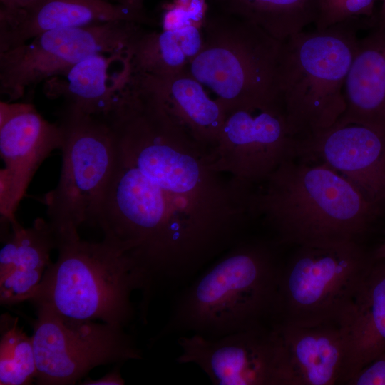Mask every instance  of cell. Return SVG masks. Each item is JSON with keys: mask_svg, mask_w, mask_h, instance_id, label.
Segmentation results:
<instances>
[{"mask_svg": "<svg viewBox=\"0 0 385 385\" xmlns=\"http://www.w3.org/2000/svg\"><path fill=\"white\" fill-rule=\"evenodd\" d=\"M250 212L262 216L277 243L296 247L359 242L381 211L325 164L293 156L253 189Z\"/></svg>", "mask_w": 385, "mask_h": 385, "instance_id": "obj_1", "label": "cell"}, {"mask_svg": "<svg viewBox=\"0 0 385 385\" xmlns=\"http://www.w3.org/2000/svg\"><path fill=\"white\" fill-rule=\"evenodd\" d=\"M281 266L272 245L236 242L185 286L155 339L183 333L214 339L272 324Z\"/></svg>", "mask_w": 385, "mask_h": 385, "instance_id": "obj_2", "label": "cell"}, {"mask_svg": "<svg viewBox=\"0 0 385 385\" xmlns=\"http://www.w3.org/2000/svg\"><path fill=\"white\" fill-rule=\"evenodd\" d=\"M345 22L302 31L282 42L276 99L291 134L303 138L325 130L346 109L344 84L364 29Z\"/></svg>", "mask_w": 385, "mask_h": 385, "instance_id": "obj_3", "label": "cell"}, {"mask_svg": "<svg viewBox=\"0 0 385 385\" xmlns=\"http://www.w3.org/2000/svg\"><path fill=\"white\" fill-rule=\"evenodd\" d=\"M93 224L144 272L165 270L179 263L195 240L183 208L130 163L118 147Z\"/></svg>", "mask_w": 385, "mask_h": 385, "instance_id": "obj_4", "label": "cell"}, {"mask_svg": "<svg viewBox=\"0 0 385 385\" xmlns=\"http://www.w3.org/2000/svg\"><path fill=\"white\" fill-rule=\"evenodd\" d=\"M57 239V260L47 267L29 302L36 309L73 319L128 325L134 314L131 294L140 289L131 259L105 238Z\"/></svg>", "mask_w": 385, "mask_h": 385, "instance_id": "obj_5", "label": "cell"}, {"mask_svg": "<svg viewBox=\"0 0 385 385\" xmlns=\"http://www.w3.org/2000/svg\"><path fill=\"white\" fill-rule=\"evenodd\" d=\"M201 29L202 47L186 68L215 93L225 112L278 106L276 80L283 41L208 6Z\"/></svg>", "mask_w": 385, "mask_h": 385, "instance_id": "obj_6", "label": "cell"}, {"mask_svg": "<svg viewBox=\"0 0 385 385\" xmlns=\"http://www.w3.org/2000/svg\"><path fill=\"white\" fill-rule=\"evenodd\" d=\"M282 263L272 324L312 325L339 319L372 262L359 242L306 244Z\"/></svg>", "mask_w": 385, "mask_h": 385, "instance_id": "obj_7", "label": "cell"}, {"mask_svg": "<svg viewBox=\"0 0 385 385\" xmlns=\"http://www.w3.org/2000/svg\"><path fill=\"white\" fill-rule=\"evenodd\" d=\"M57 123L62 135L60 177L43 202L48 221L59 237L78 235L86 222L93 224L115 165L118 145L101 116L63 105Z\"/></svg>", "mask_w": 385, "mask_h": 385, "instance_id": "obj_8", "label": "cell"}, {"mask_svg": "<svg viewBox=\"0 0 385 385\" xmlns=\"http://www.w3.org/2000/svg\"><path fill=\"white\" fill-rule=\"evenodd\" d=\"M36 311L32 338L38 384H75L95 367L142 359L125 327Z\"/></svg>", "mask_w": 385, "mask_h": 385, "instance_id": "obj_9", "label": "cell"}, {"mask_svg": "<svg viewBox=\"0 0 385 385\" xmlns=\"http://www.w3.org/2000/svg\"><path fill=\"white\" fill-rule=\"evenodd\" d=\"M142 24L111 21L47 31L0 52V93L9 102L85 58L125 51Z\"/></svg>", "mask_w": 385, "mask_h": 385, "instance_id": "obj_10", "label": "cell"}, {"mask_svg": "<svg viewBox=\"0 0 385 385\" xmlns=\"http://www.w3.org/2000/svg\"><path fill=\"white\" fill-rule=\"evenodd\" d=\"M179 364L197 366L215 385H291L285 351L272 324L218 338L198 334L177 339Z\"/></svg>", "mask_w": 385, "mask_h": 385, "instance_id": "obj_11", "label": "cell"}, {"mask_svg": "<svg viewBox=\"0 0 385 385\" xmlns=\"http://www.w3.org/2000/svg\"><path fill=\"white\" fill-rule=\"evenodd\" d=\"M296 144L278 106L239 108L226 112L220 139L209 158L215 171L254 189L295 155Z\"/></svg>", "mask_w": 385, "mask_h": 385, "instance_id": "obj_12", "label": "cell"}, {"mask_svg": "<svg viewBox=\"0 0 385 385\" xmlns=\"http://www.w3.org/2000/svg\"><path fill=\"white\" fill-rule=\"evenodd\" d=\"M62 135L57 123L46 120L28 102H0V213L3 222L16 221L15 212L36 171L55 150Z\"/></svg>", "mask_w": 385, "mask_h": 385, "instance_id": "obj_13", "label": "cell"}, {"mask_svg": "<svg viewBox=\"0 0 385 385\" xmlns=\"http://www.w3.org/2000/svg\"><path fill=\"white\" fill-rule=\"evenodd\" d=\"M295 155L325 164L380 210L385 205V133L358 124L334 125L297 139Z\"/></svg>", "mask_w": 385, "mask_h": 385, "instance_id": "obj_14", "label": "cell"}, {"mask_svg": "<svg viewBox=\"0 0 385 385\" xmlns=\"http://www.w3.org/2000/svg\"><path fill=\"white\" fill-rule=\"evenodd\" d=\"M272 325L282 342L291 385L346 384L349 347L342 318L312 325Z\"/></svg>", "mask_w": 385, "mask_h": 385, "instance_id": "obj_15", "label": "cell"}, {"mask_svg": "<svg viewBox=\"0 0 385 385\" xmlns=\"http://www.w3.org/2000/svg\"><path fill=\"white\" fill-rule=\"evenodd\" d=\"M0 250V303L14 305L29 301L51 262L58 246L56 235L48 220L36 219L24 227L18 221Z\"/></svg>", "mask_w": 385, "mask_h": 385, "instance_id": "obj_16", "label": "cell"}, {"mask_svg": "<svg viewBox=\"0 0 385 385\" xmlns=\"http://www.w3.org/2000/svg\"><path fill=\"white\" fill-rule=\"evenodd\" d=\"M152 25L146 14L108 0H41L10 26L0 30V52L23 44L53 29L86 26L111 21Z\"/></svg>", "mask_w": 385, "mask_h": 385, "instance_id": "obj_17", "label": "cell"}, {"mask_svg": "<svg viewBox=\"0 0 385 385\" xmlns=\"http://www.w3.org/2000/svg\"><path fill=\"white\" fill-rule=\"evenodd\" d=\"M130 72L125 51L95 53L44 81L43 93L51 99L62 98L66 106L102 116Z\"/></svg>", "mask_w": 385, "mask_h": 385, "instance_id": "obj_18", "label": "cell"}, {"mask_svg": "<svg viewBox=\"0 0 385 385\" xmlns=\"http://www.w3.org/2000/svg\"><path fill=\"white\" fill-rule=\"evenodd\" d=\"M344 93L346 109L334 125L358 124L385 133V27L359 38Z\"/></svg>", "mask_w": 385, "mask_h": 385, "instance_id": "obj_19", "label": "cell"}, {"mask_svg": "<svg viewBox=\"0 0 385 385\" xmlns=\"http://www.w3.org/2000/svg\"><path fill=\"white\" fill-rule=\"evenodd\" d=\"M133 74L156 94L174 120L209 154L220 137L226 115L223 106L209 96L187 68L165 77Z\"/></svg>", "mask_w": 385, "mask_h": 385, "instance_id": "obj_20", "label": "cell"}, {"mask_svg": "<svg viewBox=\"0 0 385 385\" xmlns=\"http://www.w3.org/2000/svg\"><path fill=\"white\" fill-rule=\"evenodd\" d=\"M342 319L349 347L347 384L361 368L385 351V259L372 260Z\"/></svg>", "mask_w": 385, "mask_h": 385, "instance_id": "obj_21", "label": "cell"}, {"mask_svg": "<svg viewBox=\"0 0 385 385\" xmlns=\"http://www.w3.org/2000/svg\"><path fill=\"white\" fill-rule=\"evenodd\" d=\"M202 44L200 25L161 31L146 30L141 26L129 40L125 54L132 73L165 77L186 69Z\"/></svg>", "mask_w": 385, "mask_h": 385, "instance_id": "obj_22", "label": "cell"}, {"mask_svg": "<svg viewBox=\"0 0 385 385\" xmlns=\"http://www.w3.org/2000/svg\"><path fill=\"white\" fill-rule=\"evenodd\" d=\"M207 6L250 22L284 41L314 24L317 0H205Z\"/></svg>", "mask_w": 385, "mask_h": 385, "instance_id": "obj_23", "label": "cell"}, {"mask_svg": "<svg viewBox=\"0 0 385 385\" xmlns=\"http://www.w3.org/2000/svg\"><path fill=\"white\" fill-rule=\"evenodd\" d=\"M0 322V384H29L36 376L32 336H28L19 327L17 319L9 314H2Z\"/></svg>", "mask_w": 385, "mask_h": 385, "instance_id": "obj_24", "label": "cell"}, {"mask_svg": "<svg viewBox=\"0 0 385 385\" xmlns=\"http://www.w3.org/2000/svg\"><path fill=\"white\" fill-rule=\"evenodd\" d=\"M376 0H317L315 29H324L335 24L356 22L366 29L376 26Z\"/></svg>", "mask_w": 385, "mask_h": 385, "instance_id": "obj_25", "label": "cell"}, {"mask_svg": "<svg viewBox=\"0 0 385 385\" xmlns=\"http://www.w3.org/2000/svg\"><path fill=\"white\" fill-rule=\"evenodd\" d=\"M348 385H385V351L361 368Z\"/></svg>", "mask_w": 385, "mask_h": 385, "instance_id": "obj_26", "label": "cell"}, {"mask_svg": "<svg viewBox=\"0 0 385 385\" xmlns=\"http://www.w3.org/2000/svg\"><path fill=\"white\" fill-rule=\"evenodd\" d=\"M41 0H0V30L10 26Z\"/></svg>", "mask_w": 385, "mask_h": 385, "instance_id": "obj_27", "label": "cell"}, {"mask_svg": "<svg viewBox=\"0 0 385 385\" xmlns=\"http://www.w3.org/2000/svg\"><path fill=\"white\" fill-rule=\"evenodd\" d=\"M125 381L120 375V369L115 367L112 371L108 373L98 379H87L81 384L83 385H123Z\"/></svg>", "mask_w": 385, "mask_h": 385, "instance_id": "obj_28", "label": "cell"}, {"mask_svg": "<svg viewBox=\"0 0 385 385\" xmlns=\"http://www.w3.org/2000/svg\"><path fill=\"white\" fill-rule=\"evenodd\" d=\"M114 3L120 4L130 10L140 12L146 13L144 7L145 0H113Z\"/></svg>", "mask_w": 385, "mask_h": 385, "instance_id": "obj_29", "label": "cell"}, {"mask_svg": "<svg viewBox=\"0 0 385 385\" xmlns=\"http://www.w3.org/2000/svg\"><path fill=\"white\" fill-rule=\"evenodd\" d=\"M375 27H385V0H382L379 14L376 15Z\"/></svg>", "mask_w": 385, "mask_h": 385, "instance_id": "obj_30", "label": "cell"}, {"mask_svg": "<svg viewBox=\"0 0 385 385\" xmlns=\"http://www.w3.org/2000/svg\"><path fill=\"white\" fill-rule=\"evenodd\" d=\"M371 254L373 260L385 259V241Z\"/></svg>", "mask_w": 385, "mask_h": 385, "instance_id": "obj_31", "label": "cell"}]
</instances>
